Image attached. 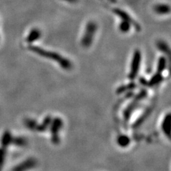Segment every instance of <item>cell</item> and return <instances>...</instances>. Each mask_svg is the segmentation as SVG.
Here are the masks:
<instances>
[{"mask_svg":"<svg viewBox=\"0 0 171 171\" xmlns=\"http://www.w3.org/2000/svg\"><path fill=\"white\" fill-rule=\"evenodd\" d=\"M118 143H119V144L121 145V146L125 147V146H127V145L129 144L130 140H129V138H128V136H122L119 138Z\"/></svg>","mask_w":171,"mask_h":171,"instance_id":"13","label":"cell"},{"mask_svg":"<svg viewBox=\"0 0 171 171\" xmlns=\"http://www.w3.org/2000/svg\"><path fill=\"white\" fill-rule=\"evenodd\" d=\"M157 47H158V49H160V51H162V52L169 54L170 50H169L168 46H167V44L165 42H162V41H159V42L157 43Z\"/></svg>","mask_w":171,"mask_h":171,"instance_id":"12","label":"cell"},{"mask_svg":"<svg viewBox=\"0 0 171 171\" xmlns=\"http://www.w3.org/2000/svg\"><path fill=\"white\" fill-rule=\"evenodd\" d=\"M42 37V32L38 29H34L33 30L31 31L29 35L28 36L27 41L29 42H34L35 41L38 40L39 38Z\"/></svg>","mask_w":171,"mask_h":171,"instance_id":"9","label":"cell"},{"mask_svg":"<svg viewBox=\"0 0 171 171\" xmlns=\"http://www.w3.org/2000/svg\"><path fill=\"white\" fill-rule=\"evenodd\" d=\"M141 61V53L139 50L135 51L133 54L132 63H131V71L129 73V78L131 79H134L137 75H138V71H139L140 65Z\"/></svg>","mask_w":171,"mask_h":171,"instance_id":"3","label":"cell"},{"mask_svg":"<svg viewBox=\"0 0 171 171\" xmlns=\"http://www.w3.org/2000/svg\"><path fill=\"white\" fill-rule=\"evenodd\" d=\"M31 50L40 56L56 61L64 69L70 70L72 67V64H71V61L68 59H66L64 56H61L59 53L47 50V49H44L41 47H34V46L31 47Z\"/></svg>","mask_w":171,"mask_h":171,"instance_id":"1","label":"cell"},{"mask_svg":"<svg viewBox=\"0 0 171 171\" xmlns=\"http://www.w3.org/2000/svg\"><path fill=\"white\" fill-rule=\"evenodd\" d=\"M135 87V84L134 83H131V84H129L127 86H122L121 87V88H119V89H118V93H122V92H124L125 90H126L127 88H133Z\"/></svg>","mask_w":171,"mask_h":171,"instance_id":"15","label":"cell"},{"mask_svg":"<svg viewBox=\"0 0 171 171\" xmlns=\"http://www.w3.org/2000/svg\"><path fill=\"white\" fill-rule=\"evenodd\" d=\"M113 11H114V13L116 14L117 16H119L122 20H126V21L130 22V23L131 24V25L133 26L137 31L141 30V26L138 24L134 19H133L131 18V17L130 16L127 12L124 11V10L121 9L116 8L113 9Z\"/></svg>","mask_w":171,"mask_h":171,"instance_id":"5","label":"cell"},{"mask_svg":"<svg viewBox=\"0 0 171 171\" xmlns=\"http://www.w3.org/2000/svg\"><path fill=\"white\" fill-rule=\"evenodd\" d=\"M131 26L132 25L130 22L126 21V20H122L121 23L119 24V30L123 33H127L131 30Z\"/></svg>","mask_w":171,"mask_h":171,"instance_id":"10","label":"cell"},{"mask_svg":"<svg viewBox=\"0 0 171 171\" xmlns=\"http://www.w3.org/2000/svg\"><path fill=\"white\" fill-rule=\"evenodd\" d=\"M147 95V92L145 90H143L141 91V92L138 94V96H136V98L133 100V101L128 106L127 109L124 112V117L125 119H129L130 116H131V114L133 112V110H134L135 108L136 107V106H138V104L139 103V102L143 100L145 98Z\"/></svg>","mask_w":171,"mask_h":171,"instance_id":"4","label":"cell"},{"mask_svg":"<svg viewBox=\"0 0 171 171\" xmlns=\"http://www.w3.org/2000/svg\"><path fill=\"white\" fill-rule=\"evenodd\" d=\"M162 131L165 134L167 135V138H170V115L168 114L164 119L162 123Z\"/></svg>","mask_w":171,"mask_h":171,"instance_id":"8","label":"cell"},{"mask_svg":"<svg viewBox=\"0 0 171 171\" xmlns=\"http://www.w3.org/2000/svg\"><path fill=\"white\" fill-rule=\"evenodd\" d=\"M98 29V25L93 21L88 22L86 26L84 33L81 39V44L83 47H89L93 42L96 32Z\"/></svg>","mask_w":171,"mask_h":171,"instance_id":"2","label":"cell"},{"mask_svg":"<svg viewBox=\"0 0 171 171\" xmlns=\"http://www.w3.org/2000/svg\"><path fill=\"white\" fill-rule=\"evenodd\" d=\"M170 8L168 4H158L154 6V11L159 15H165L170 13Z\"/></svg>","mask_w":171,"mask_h":171,"instance_id":"7","label":"cell"},{"mask_svg":"<svg viewBox=\"0 0 171 171\" xmlns=\"http://www.w3.org/2000/svg\"><path fill=\"white\" fill-rule=\"evenodd\" d=\"M161 79H162L161 74H160V73H157L155 76H153V78L150 79V81L149 83H148V84H149L150 86H154V85L157 84V83H158L159 82L161 81Z\"/></svg>","mask_w":171,"mask_h":171,"instance_id":"14","label":"cell"},{"mask_svg":"<svg viewBox=\"0 0 171 171\" xmlns=\"http://www.w3.org/2000/svg\"><path fill=\"white\" fill-rule=\"evenodd\" d=\"M166 66V59L163 56L160 57L158 60V73L161 74V73L163 71V70L165 68Z\"/></svg>","mask_w":171,"mask_h":171,"instance_id":"11","label":"cell"},{"mask_svg":"<svg viewBox=\"0 0 171 171\" xmlns=\"http://www.w3.org/2000/svg\"><path fill=\"white\" fill-rule=\"evenodd\" d=\"M63 1H66L68 3H71V4H74V3H76L78 1V0H63Z\"/></svg>","mask_w":171,"mask_h":171,"instance_id":"16","label":"cell"},{"mask_svg":"<svg viewBox=\"0 0 171 171\" xmlns=\"http://www.w3.org/2000/svg\"><path fill=\"white\" fill-rule=\"evenodd\" d=\"M62 121L60 119H56L53 121L52 126H51V133H52V141L54 143H57L59 142V136H58V133H59L60 128L62 127Z\"/></svg>","mask_w":171,"mask_h":171,"instance_id":"6","label":"cell"}]
</instances>
